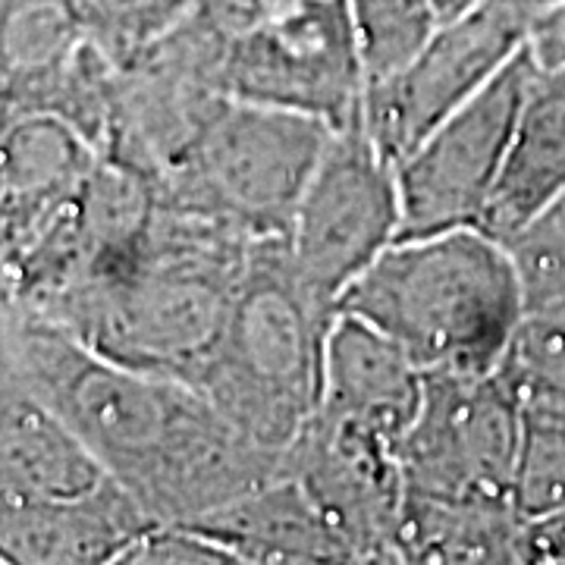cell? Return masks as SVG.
<instances>
[{"mask_svg":"<svg viewBox=\"0 0 565 565\" xmlns=\"http://www.w3.org/2000/svg\"><path fill=\"white\" fill-rule=\"evenodd\" d=\"M333 318L292 274L286 239L258 243L192 386L245 437L282 456L318 408Z\"/></svg>","mask_w":565,"mask_h":565,"instance_id":"4","label":"cell"},{"mask_svg":"<svg viewBox=\"0 0 565 565\" xmlns=\"http://www.w3.org/2000/svg\"><path fill=\"white\" fill-rule=\"evenodd\" d=\"M522 403L503 374H430L399 446L405 497L444 503H509Z\"/></svg>","mask_w":565,"mask_h":565,"instance_id":"9","label":"cell"},{"mask_svg":"<svg viewBox=\"0 0 565 565\" xmlns=\"http://www.w3.org/2000/svg\"><path fill=\"white\" fill-rule=\"evenodd\" d=\"M192 525L217 537L239 565L352 563L318 503L286 471Z\"/></svg>","mask_w":565,"mask_h":565,"instance_id":"16","label":"cell"},{"mask_svg":"<svg viewBox=\"0 0 565 565\" xmlns=\"http://www.w3.org/2000/svg\"><path fill=\"white\" fill-rule=\"evenodd\" d=\"M525 308L509 245L481 226L396 239L340 299V311L390 337L424 377L500 371Z\"/></svg>","mask_w":565,"mask_h":565,"instance_id":"3","label":"cell"},{"mask_svg":"<svg viewBox=\"0 0 565 565\" xmlns=\"http://www.w3.org/2000/svg\"><path fill=\"white\" fill-rule=\"evenodd\" d=\"M333 126L296 110L223 98L161 180L158 195L233 226L286 239Z\"/></svg>","mask_w":565,"mask_h":565,"instance_id":"5","label":"cell"},{"mask_svg":"<svg viewBox=\"0 0 565 565\" xmlns=\"http://www.w3.org/2000/svg\"><path fill=\"white\" fill-rule=\"evenodd\" d=\"M195 0H73L85 39L114 66H126L170 35Z\"/></svg>","mask_w":565,"mask_h":565,"instance_id":"21","label":"cell"},{"mask_svg":"<svg viewBox=\"0 0 565 565\" xmlns=\"http://www.w3.org/2000/svg\"><path fill=\"white\" fill-rule=\"evenodd\" d=\"M546 0H484L444 20L415 57L364 88L367 136L393 163L503 73Z\"/></svg>","mask_w":565,"mask_h":565,"instance_id":"8","label":"cell"},{"mask_svg":"<svg viewBox=\"0 0 565 565\" xmlns=\"http://www.w3.org/2000/svg\"><path fill=\"white\" fill-rule=\"evenodd\" d=\"M280 471L318 503L352 563H403L399 449L315 412L282 452Z\"/></svg>","mask_w":565,"mask_h":565,"instance_id":"11","label":"cell"},{"mask_svg":"<svg viewBox=\"0 0 565 565\" xmlns=\"http://www.w3.org/2000/svg\"><path fill=\"white\" fill-rule=\"evenodd\" d=\"M120 565H239L226 546L192 522H154L126 546Z\"/></svg>","mask_w":565,"mask_h":565,"instance_id":"23","label":"cell"},{"mask_svg":"<svg viewBox=\"0 0 565 565\" xmlns=\"http://www.w3.org/2000/svg\"><path fill=\"white\" fill-rule=\"evenodd\" d=\"M248 236L158 195L139 255L41 321L104 359L195 384L255 252Z\"/></svg>","mask_w":565,"mask_h":565,"instance_id":"2","label":"cell"},{"mask_svg":"<svg viewBox=\"0 0 565 565\" xmlns=\"http://www.w3.org/2000/svg\"><path fill=\"white\" fill-rule=\"evenodd\" d=\"M478 3H484V0H434L440 22L452 20V17H459V13L471 10V7H478Z\"/></svg>","mask_w":565,"mask_h":565,"instance_id":"26","label":"cell"},{"mask_svg":"<svg viewBox=\"0 0 565 565\" xmlns=\"http://www.w3.org/2000/svg\"><path fill=\"white\" fill-rule=\"evenodd\" d=\"M154 525L110 478L63 500H0V565H107Z\"/></svg>","mask_w":565,"mask_h":565,"instance_id":"14","label":"cell"},{"mask_svg":"<svg viewBox=\"0 0 565 565\" xmlns=\"http://www.w3.org/2000/svg\"><path fill=\"white\" fill-rule=\"evenodd\" d=\"M345 7L367 85L396 73L440 25L434 0H345Z\"/></svg>","mask_w":565,"mask_h":565,"instance_id":"20","label":"cell"},{"mask_svg":"<svg viewBox=\"0 0 565 565\" xmlns=\"http://www.w3.org/2000/svg\"><path fill=\"white\" fill-rule=\"evenodd\" d=\"M280 7V0H195L192 13L226 44L233 39L245 35L248 29H255L274 10Z\"/></svg>","mask_w":565,"mask_h":565,"instance_id":"24","label":"cell"},{"mask_svg":"<svg viewBox=\"0 0 565 565\" xmlns=\"http://www.w3.org/2000/svg\"><path fill=\"white\" fill-rule=\"evenodd\" d=\"M3 343L25 386L151 522H199L280 475V452L185 381L104 359L17 305Z\"/></svg>","mask_w":565,"mask_h":565,"instance_id":"1","label":"cell"},{"mask_svg":"<svg viewBox=\"0 0 565 565\" xmlns=\"http://www.w3.org/2000/svg\"><path fill=\"white\" fill-rule=\"evenodd\" d=\"M500 374L522 405H565V296L527 305Z\"/></svg>","mask_w":565,"mask_h":565,"instance_id":"19","label":"cell"},{"mask_svg":"<svg viewBox=\"0 0 565 565\" xmlns=\"http://www.w3.org/2000/svg\"><path fill=\"white\" fill-rule=\"evenodd\" d=\"M424 399V374L399 345L337 311L323 343L318 415L399 449Z\"/></svg>","mask_w":565,"mask_h":565,"instance_id":"13","label":"cell"},{"mask_svg":"<svg viewBox=\"0 0 565 565\" xmlns=\"http://www.w3.org/2000/svg\"><path fill=\"white\" fill-rule=\"evenodd\" d=\"M223 95L343 129L362 117L364 66L345 0H280L223 47Z\"/></svg>","mask_w":565,"mask_h":565,"instance_id":"7","label":"cell"},{"mask_svg":"<svg viewBox=\"0 0 565 565\" xmlns=\"http://www.w3.org/2000/svg\"><path fill=\"white\" fill-rule=\"evenodd\" d=\"M509 252L522 270L527 305L565 296V192L512 239Z\"/></svg>","mask_w":565,"mask_h":565,"instance_id":"22","label":"cell"},{"mask_svg":"<svg viewBox=\"0 0 565 565\" xmlns=\"http://www.w3.org/2000/svg\"><path fill=\"white\" fill-rule=\"evenodd\" d=\"M509 503L527 525L565 512V405H522Z\"/></svg>","mask_w":565,"mask_h":565,"instance_id":"18","label":"cell"},{"mask_svg":"<svg viewBox=\"0 0 565 565\" xmlns=\"http://www.w3.org/2000/svg\"><path fill=\"white\" fill-rule=\"evenodd\" d=\"M565 192V63L534 73L509 136L481 230L512 243Z\"/></svg>","mask_w":565,"mask_h":565,"instance_id":"15","label":"cell"},{"mask_svg":"<svg viewBox=\"0 0 565 565\" xmlns=\"http://www.w3.org/2000/svg\"><path fill=\"white\" fill-rule=\"evenodd\" d=\"M399 226L396 163L367 136L362 117L333 129L286 233V255L305 292L337 315L345 289L399 239Z\"/></svg>","mask_w":565,"mask_h":565,"instance_id":"6","label":"cell"},{"mask_svg":"<svg viewBox=\"0 0 565 565\" xmlns=\"http://www.w3.org/2000/svg\"><path fill=\"white\" fill-rule=\"evenodd\" d=\"M527 51L541 70L565 63V0H546L541 13L531 22Z\"/></svg>","mask_w":565,"mask_h":565,"instance_id":"25","label":"cell"},{"mask_svg":"<svg viewBox=\"0 0 565 565\" xmlns=\"http://www.w3.org/2000/svg\"><path fill=\"white\" fill-rule=\"evenodd\" d=\"M102 151L61 117L0 126V267L3 277L76 207Z\"/></svg>","mask_w":565,"mask_h":565,"instance_id":"12","label":"cell"},{"mask_svg":"<svg viewBox=\"0 0 565 565\" xmlns=\"http://www.w3.org/2000/svg\"><path fill=\"white\" fill-rule=\"evenodd\" d=\"M534 73L537 63L525 44L497 79L434 126L396 163L399 239L481 226Z\"/></svg>","mask_w":565,"mask_h":565,"instance_id":"10","label":"cell"},{"mask_svg":"<svg viewBox=\"0 0 565 565\" xmlns=\"http://www.w3.org/2000/svg\"><path fill=\"white\" fill-rule=\"evenodd\" d=\"M403 563H527V522L512 503H444L405 497Z\"/></svg>","mask_w":565,"mask_h":565,"instance_id":"17","label":"cell"}]
</instances>
